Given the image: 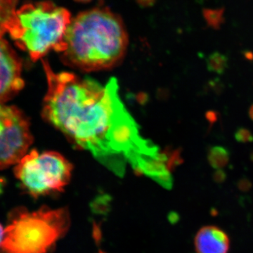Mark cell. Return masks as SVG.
Returning a JSON list of instances; mask_svg holds the SVG:
<instances>
[{
	"mask_svg": "<svg viewBox=\"0 0 253 253\" xmlns=\"http://www.w3.org/2000/svg\"><path fill=\"white\" fill-rule=\"evenodd\" d=\"M181 153H182V149L179 147L174 150L170 156H169L167 163V168L171 172L175 170L176 168L179 167L180 165L184 163V161L183 158L181 157Z\"/></svg>",
	"mask_w": 253,
	"mask_h": 253,
	"instance_id": "4fadbf2b",
	"label": "cell"
},
{
	"mask_svg": "<svg viewBox=\"0 0 253 253\" xmlns=\"http://www.w3.org/2000/svg\"><path fill=\"white\" fill-rule=\"evenodd\" d=\"M70 226L68 208H17L10 213L6 226L1 225V253H48Z\"/></svg>",
	"mask_w": 253,
	"mask_h": 253,
	"instance_id": "277c9868",
	"label": "cell"
},
{
	"mask_svg": "<svg viewBox=\"0 0 253 253\" xmlns=\"http://www.w3.org/2000/svg\"><path fill=\"white\" fill-rule=\"evenodd\" d=\"M18 0H1V28H3L14 18Z\"/></svg>",
	"mask_w": 253,
	"mask_h": 253,
	"instance_id": "7c38bea8",
	"label": "cell"
},
{
	"mask_svg": "<svg viewBox=\"0 0 253 253\" xmlns=\"http://www.w3.org/2000/svg\"><path fill=\"white\" fill-rule=\"evenodd\" d=\"M213 180L217 184L224 182L226 179V173L223 169H217L213 173Z\"/></svg>",
	"mask_w": 253,
	"mask_h": 253,
	"instance_id": "ac0fdd59",
	"label": "cell"
},
{
	"mask_svg": "<svg viewBox=\"0 0 253 253\" xmlns=\"http://www.w3.org/2000/svg\"><path fill=\"white\" fill-rule=\"evenodd\" d=\"M230 151L222 146H213L209 148L208 161L214 169H222L230 161Z\"/></svg>",
	"mask_w": 253,
	"mask_h": 253,
	"instance_id": "9c48e42d",
	"label": "cell"
},
{
	"mask_svg": "<svg viewBox=\"0 0 253 253\" xmlns=\"http://www.w3.org/2000/svg\"><path fill=\"white\" fill-rule=\"evenodd\" d=\"M128 36L121 18L106 6L83 11L72 18L61 54L63 62L84 71L113 67L121 61Z\"/></svg>",
	"mask_w": 253,
	"mask_h": 253,
	"instance_id": "7a4b0ae2",
	"label": "cell"
},
{
	"mask_svg": "<svg viewBox=\"0 0 253 253\" xmlns=\"http://www.w3.org/2000/svg\"><path fill=\"white\" fill-rule=\"evenodd\" d=\"M249 114L250 118L253 121V104L250 108Z\"/></svg>",
	"mask_w": 253,
	"mask_h": 253,
	"instance_id": "7402d4cb",
	"label": "cell"
},
{
	"mask_svg": "<svg viewBox=\"0 0 253 253\" xmlns=\"http://www.w3.org/2000/svg\"><path fill=\"white\" fill-rule=\"evenodd\" d=\"M136 1L141 6L148 7V6H153L156 0H136Z\"/></svg>",
	"mask_w": 253,
	"mask_h": 253,
	"instance_id": "d6986e66",
	"label": "cell"
},
{
	"mask_svg": "<svg viewBox=\"0 0 253 253\" xmlns=\"http://www.w3.org/2000/svg\"><path fill=\"white\" fill-rule=\"evenodd\" d=\"M194 246L197 253H228L230 239L218 226H205L195 236Z\"/></svg>",
	"mask_w": 253,
	"mask_h": 253,
	"instance_id": "ba28073f",
	"label": "cell"
},
{
	"mask_svg": "<svg viewBox=\"0 0 253 253\" xmlns=\"http://www.w3.org/2000/svg\"><path fill=\"white\" fill-rule=\"evenodd\" d=\"M97 253H104V252H102V251H101V252Z\"/></svg>",
	"mask_w": 253,
	"mask_h": 253,
	"instance_id": "d4e9b609",
	"label": "cell"
},
{
	"mask_svg": "<svg viewBox=\"0 0 253 253\" xmlns=\"http://www.w3.org/2000/svg\"><path fill=\"white\" fill-rule=\"evenodd\" d=\"M224 8L219 9H204L203 16L206 23L210 28L219 30L224 23Z\"/></svg>",
	"mask_w": 253,
	"mask_h": 253,
	"instance_id": "8fae6325",
	"label": "cell"
},
{
	"mask_svg": "<svg viewBox=\"0 0 253 253\" xmlns=\"http://www.w3.org/2000/svg\"><path fill=\"white\" fill-rule=\"evenodd\" d=\"M252 182L247 177H242L237 182V187L240 191L247 192L252 188Z\"/></svg>",
	"mask_w": 253,
	"mask_h": 253,
	"instance_id": "e0dca14e",
	"label": "cell"
},
{
	"mask_svg": "<svg viewBox=\"0 0 253 253\" xmlns=\"http://www.w3.org/2000/svg\"><path fill=\"white\" fill-rule=\"evenodd\" d=\"M76 1H79V2H87V1H91V0H76Z\"/></svg>",
	"mask_w": 253,
	"mask_h": 253,
	"instance_id": "cb8c5ba5",
	"label": "cell"
},
{
	"mask_svg": "<svg viewBox=\"0 0 253 253\" xmlns=\"http://www.w3.org/2000/svg\"><path fill=\"white\" fill-rule=\"evenodd\" d=\"M224 88L225 86L220 78H215L208 82L207 89L213 91L215 94L220 95L224 91Z\"/></svg>",
	"mask_w": 253,
	"mask_h": 253,
	"instance_id": "9a60e30c",
	"label": "cell"
},
{
	"mask_svg": "<svg viewBox=\"0 0 253 253\" xmlns=\"http://www.w3.org/2000/svg\"><path fill=\"white\" fill-rule=\"evenodd\" d=\"M244 56L246 59L249 61H253V53L251 51H246L244 53Z\"/></svg>",
	"mask_w": 253,
	"mask_h": 253,
	"instance_id": "ffe728a7",
	"label": "cell"
},
{
	"mask_svg": "<svg viewBox=\"0 0 253 253\" xmlns=\"http://www.w3.org/2000/svg\"><path fill=\"white\" fill-rule=\"evenodd\" d=\"M71 20L67 9L51 1L28 3L18 9L14 18L1 28V36L9 33L16 45L27 51L31 59L36 61L51 50L62 52Z\"/></svg>",
	"mask_w": 253,
	"mask_h": 253,
	"instance_id": "3957f363",
	"label": "cell"
},
{
	"mask_svg": "<svg viewBox=\"0 0 253 253\" xmlns=\"http://www.w3.org/2000/svg\"><path fill=\"white\" fill-rule=\"evenodd\" d=\"M234 138L237 142L241 144H247V143L253 142V134L248 128L241 126L237 128L234 133Z\"/></svg>",
	"mask_w": 253,
	"mask_h": 253,
	"instance_id": "5bb4252c",
	"label": "cell"
},
{
	"mask_svg": "<svg viewBox=\"0 0 253 253\" xmlns=\"http://www.w3.org/2000/svg\"><path fill=\"white\" fill-rule=\"evenodd\" d=\"M171 215L172 216V217H169V219H170L171 221H172L173 222L175 223L176 221L178 220V219H179V217H178V215L176 214H174V213H172V214H171Z\"/></svg>",
	"mask_w": 253,
	"mask_h": 253,
	"instance_id": "44dd1931",
	"label": "cell"
},
{
	"mask_svg": "<svg viewBox=\"0 0 253 253\" xmlns=\"http://www.w3.org/2000/svg\"><path fill=\"white\" fill-rule=\"evenodd\" d=\"M250 159H251V162L253 163V151H251V154H250Z\"/></svg>",
	"mask_w": 253,
	"mask_h": 253,
	"instance_id": "603a6c76",
	"label": "cell"
},
{
	"mask_svg": "<svg viewBox=\"0 0 253 253\" xmlns=\"http://www.w3.org/2000/svg\"><path fill=\"white\" fill-rule=\"evenodd\" d=\"M73 166L54 151L39 154L32 150L16 164L14 174L32 197L61 192L71 180Z\"/></svg>",
	"mask_w": 253,
	"mask_h": 253,
	"instance_id": "5b68a950",
	"label": "cell"
},
{
	"mask_svg": "<svg viewBox=\"0 0 253 253\" xmlns=\"http://www.w3.org/2000/svg\"><path fill=\"white\" fill-rule=\"evenodd\" d=\"M42 64L48 86L42 109L46 121L118 176L129 166L158 184L166 179L169 155L141 135L120 97L116 78L104 85L91 78L55 73L47 61Z\"/></svg>",
	"mask_w": 253,
	"mask_h": 253,
	"instance_id": "6da1fadb",
	"label": "cell"
},
{
	"mask_svg": "<svg viewBox=\"0 0 253 253\" xmlns=\"http://www.w3.org/2000/svg\"><path fill=\"white\" fill-rule=\"evenodd\" d=\"M33 141L28 118L18 108H0V164L1 169L17 164Z\"/></svg>",
	"mask_w": 253,
	"mask_h": 253,
	"instance_id": "8992f818",
	"label": "cell"
},
{
	"mask_svg": "<svg viewBox=\"0 0 253 253\" xmlns=\"http://www.w3.org/2000/svg\"><path fill=\"white\" fill-rule=\"evenodd\" d=\"M206 66L209 72L223 75L229 66V59L219 51H214L206 59Z\"/></svg>",
	"mask_w": 253,
	"mask_h": 253,
	"instance_id": "30bf717a",
	"label": "cell"
},
{
	"mask_svg": "<svg viewBox=\"0 0 253 253\" xmlns=\"http://www.w3.org/2000/svg\"><path fill=\"white\" fill-rule=\"evenodd\" d=\"M22 61L6 40L1 38V104L9 101L23 89L24 82L21 77Z\"/></svg>",
	"mask_w": 253,
	"mask_h": 253,
	"instance_id": "52a82bcc",
	"label": "cell"
},
{
	"mask_svg": "<svg viewBox=\"0 0 253 253\" xmlns=\"http://www.w3.org/2000/svg\"><path fill=\"white\" fill-rule=\"evenodd\" d=\"M205 118L207 120L208 124H209V129L212 128V126L217 122L219 118V113L214 110H209L205 114Z\"/></svg>",
	"mask_w": 253,
	"mask_h": 253,
	"instance_id": "2e32d148",
	"label": "cell"
}]
</instances>
